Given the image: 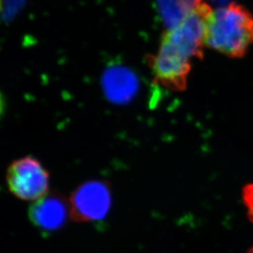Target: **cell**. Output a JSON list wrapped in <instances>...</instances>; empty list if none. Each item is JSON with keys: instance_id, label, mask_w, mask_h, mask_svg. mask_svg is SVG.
I'll use <instances>...</instances> for the list:
<instances>
[{"instance_id": "cell-1", "label": "cell", "mask_w": 253, "mask_h": 253, "mask_svg": "<svg viewBox=\"0 0 253 253\" xmlns=\"http://www.w3.org/2000/svg\"><path fill=\"white\" fill-rule=\"evenodd\" d=\"M253 43V16L249 10L231 2L212 11L207 20L205 47L240 59Z\"/></svg>"}, {"instance_id": "cell-2", "label": "cell", "mask_w": 253, "mask_h": 253, "mask_svg": "<svg viewBox=\"0 0 253 253\" xmlns=\"http://www.w3.org/2000/svg\"><path fill=\"white\" fill-rule=\"evenodd\" d=\"M154 80L172 91H183L188 85L192 59L164 38L155 55L149 58Z\"/></svg>"}, {"instance_id": "cell-3", "label": "cell", "mask_w": 253, "mask_h": 253, "mask_svg": "<svg viewBox=\"0 0 253 253\" xmlns=\"http://www.w3.org/2000/svg\"><path fill=\"white\" fill-rule=\"evenodd\" d=\"M7 183L12 194L24 201H37L47 194L49 175L42 164L31 156L10 165Z\"/></svg>"}, {"instance_id": "cell-4", "label": "cell", "mask_w": 253, "mask_h": 253, "mask_svg": "<svg viewBox=\"0 0 253 253\" xmlns=\"http://www.w3.org/2000/svg\"><path fill=\"white\" fill-rule=\"evenodd\" d=\"M111 205L106 183L89 181L79 186L70 197V216L77 222H90L105 218Z\"/></svg>"}, {"instance_id": "cell-5", "label": "cell", "mask_w": 253, "mask_h": 253, "mask_svg": "<svg viewBox=\"0 0 253 253\" xmlns=\"http://www.w3.org/2000/svg\"><path fill=\"white\" fill-rule=\"evenodd\" d=\"M68 205L59 193L45 194L30 207V220L42 231H56L65 224L68 214H70Z\"/></svg>"}, {"instance_id": "cell-6", "label": "cell", "mask_w": 253, "mask_h": 253, "mask_svg": "<svg viewBox=\"0 0 253 253\" xmlns=\"http://www.w3.org/2000/svg\"><path fill=\"white\" fill-rule=\"evenodd\" d=\"M201 0H156L161 22L167 30L180 24Z\"/></svg>"}, {"instance_id": "cell-7", "label": "cell", "mask_w": 253, "mask_h": 253, "mask_svg": "<svg viewBox=\"0 0 253 253\" xmlns=\"http://www.w3.org/2000/svg\"><path fill=\"white\" fill-rule=\"evenodd\" d=\"M243 200L248 210V216L253 223V183H250L243 189Z\"/></svg>"}, {"instance_id": "cell-8", "label": "cell", "mask_w": 253, "mask_h": 253, "mask_svg": "<svg viewBox=\"0 0 253 253\" xmlns=\"http://www.w3.org/2000/svg\"><path fill=\"white\" fill-rule=\"evenodd\" d=\"M5 110H6V101H5L4 96L2 93L0 92V120L2 119Z\"/></svg>"}, {"instance_id": "cell-9", "label": "cell", "mask_w": 253, "mask_h": 253, "mask_svg": "<svg viewBox=\"0 0 253 253\" xmlns=\"http://www.w3.org/2000/svg\"><path fill=\"white\" fill-rule=\"evenodd\" d=\"M2 11V0H0V16Z\"/></svg>"}, {"instance_id": "cell-10", "label": "cell", "mask_w": 253, "mask_h": 253, "mask_svg": "<svg viewBox=\"0 0 253 253\" xmlns=\"http://www.w3.org/2000/svg\"><path fill=\"white\" fill-rule=\"evenodd\" d=\"M252 253H253V249H252Z\"/></svg>"}]
</instances>
